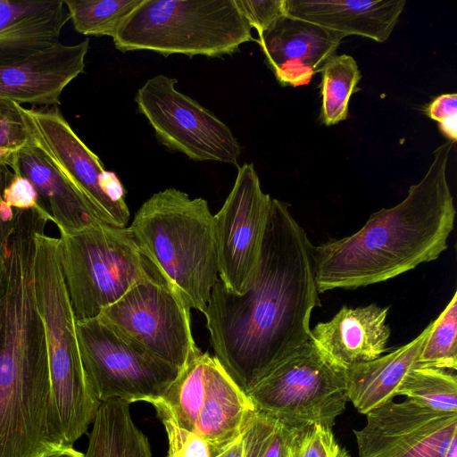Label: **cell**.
I'll return each instance as SVG.
<instances>
[{"label": "cell", "mask_w": 457, "mask_h": 457, "mask_svg": "<svg viewBox=\"0 0 457 457\" xmlns=\"http://www.w3.org/2000/svg\"><path fill=\"white\" fill-rule=\"evenodd\" d=\"M246 395L256 411L291 427L332 429L348 401L345 370L312 337L277 362Z\"/></svg>", "instance_id": "7"}, {"label": "cell", "mask_w": 457, "mask_h": 457, "mask_svg": "<svg viewBox=\"0 0 457 457\" xmlns=\"http://www.w3.org/2000/svg\"><path fill=\"white\" fill-rule=\"evenodd\" d=\"M344 35L284 15L258 35L256 42L276 79L293 87L310 83L335 55Z\"/></svg>", "instance_id": "16"}, {"label": "cell", "mask_w": 457, "mask_h": 457, "mask_svg": "<svg viewBox=\"0 0 457 457\" xmlns=\"http://www.w3.org/2000/svg\"><path fill=\"white\" fill-rule=\"evenodd\" d=\"M214 457H242V442L240 435L231 445Z\"/></svg>", "instance_id": "36"}, {"label": "cell", "mask_w": 457, "mask_h": 457, "mask_svg": "<svg viewBox=\"0 0 457 457\" xmlns=\"http://www.w3.org/2000/svg\"><path fill=\"white\" fill-rule=\"evenodd\" d=\"M405 0H285L286 13L345 37L384 43L397 24Z\"/></svg>", "instance_id": "18"}, {"label": "cell", "mask_w": 457, "mask_h": 457, "mask_svg": "<svg viewBox=\"0 0 457 457\" xmlns=\"http://www.w3.org/2000/svg\"><path fill=\"white\" fill-rule=\"evenodd\" d=\"M238 10L258 35L286 15L285 0H235Z\"/></svg>", "instance_id": "31"}, {"label": "cell", "mask_w": 457, "mask_h": 457, "mask_svg": "<svg viewBox=\"0 0 457 457\" xmlns=\"http://www.w3.org/2000/svg\"><path fill=\"white\" fill-rule=\"evenodd\" d=\"M13 215L14 209L4 201L0 186V243L4 240L12 225Z\"/></svg>", "instance_id": "34"}, {"label": "cell", "mask_w": 457, "mask_h": 457, "mask_svg": "<svg viewBox=\"0 0 457 457\" xmlns=\"http://www.w3.org/2000/svg\"><path fill=\"white\" fill-rule=\"evenodd\" d=\"M143 0H64L74 29L86 36L113 37Z\"/></svg>", "instance_id": "25"}, {"label": "cell", "mask_w": 457, "mask_h": 457, "mask_svg": "<svg viewBox=\"0 0 457 457\" xmlns=\"http://www.w3.org/2000/svg\"><path fill=\"white\" fill-rule=\"evenodd\" d=\"M151 404L168 436L167 457H214L217 455L204 439L179 425L162 397L153 401Z\"/></svg>", "instance_id": "28"}, {"label": "cell", "mask_w": 457, "mask_h": 457, "mask_svg": "<svg viewBox=\"0 0 457 457\" xmlns=\"http://www.w3.org/2000/svg\"><path fill=\"white\" fill-rule=\"evenodd\" d=\"M301 429L254 410L241 428L242 457H290Z\"/></svg>", "instance_id": "24"}, {"label": "cell", "mask_w": 457, "mask_h": 457, "mask_svg": "<svg viewBox=\"0 0 457 457\" xmlns=\"http://www.w3.org/2000/svg\"><path fill=\"white\" fill-rule=\"evenodd\" d=\"M76 328L87 379L101 403H151L165 395L179 374L98 317L76 320Z\"/></svg>", "instance_id": "8"}, {"label": "cell", "mask_w": 457, "mask_h": 457, "mask_svg": "<svg viewBox=\"0 0 457 457\" xmlns=\"http://www.w3.org/2000/svg\"><path fill=\"white\" fill-rule=\"evenodd\" d=\"M453 145L434 151L425 176L401 203L373 212L353 235L314 246L319 293L386 281L439 257L456 216L446 178Z\"/></svg>", "instance_id": "2"}, {"label": "cell", "mask_w": 457, "mask_h": 457, "mask_svg": "<svg viewBox=\"0 0 457 457\" xmlns=\"http://www.w3.org/2000/svg\"><path fill=\"white\" fill-rule=\"evenodd\" d=\"M339 457H351V456L346 450L340 448Z\"/></svg>", "instance_id": "38"}, {"label": "cell", "mask_w": 457, "mask_h": 457, "mask_svg": "<svg viewBox=\"0 0 457 457\" xmlns=\"http://www.w3.org/2000/svg\"><path fill=\"white\" fill-rule=\"evenodd\" d=\"M13 151H16V150H12V149H8V148L0 146V164H2V162L4 161V159Z\"/></svg>", "instance_id": "37"}, {"label": "cell", "mask_w": 457, "mask_h": 457, "mask_svg": "<svg viewBox=\"0 0 457 457\" xmlns=\"http://www.w3.org/2000/svg\"><path fill=\"white\" fill-rule=\"evenodd\" d=\"M89 39L61 41L0 62V98L19 104L58 106L64 88L85 71Z\"/></svg>", "instance_id": "15"}, {"label": "cell", "mask_w": 457, "mask_h": 457, "mask_svg": "<svg viewBox=\"0 0 457 457\" xmlns=\"http://www.w3.org/2000/svg\"><path fill=\"white\" fill-rule=\"evenodd\" d=\"M389 307L376 303L343 306L328 321L311 329L316 345L344 370L375 360L386 351L391 335L386 318Z\"/></svg>", "instance_id": "17"}, {"label": "cell", "mask_w": 457, "mask_h": 457, "mask_svg": "<svg viewBox=\"0 0 457 457\" xmlns=\"http://www.w3.org/2000/svg\"><path fill=\"white\" fill-rule=\"evenodd\" d=\"M271 197L253 163L237 167L234 186L214 215L219 278L230 292L250 286L259 262Z\"/></svg>", "instance_id": "12"}, {"label": "cell", "mask_w": 457, "mask_h": 457, "mask_svg": "<svg viewBox=\"0 0 457 457\" xmlns=\"http://www.w3.org/2000/svg\"><path fill=\"white\" fill-rule=\"evenodd\" d=\"M17 103L0 98V146L17 150L28 143L29 135Z\"/></svg>", "instance_id": "30"}, {"label": "cell", "mask_w": 457, "mask_h": 457, "mask_svg": "<svg viewBox=\"0 0 457 457\" xmlns=\"http://www.w3.org/2000/svg\"><path fill=\"white\" fill-rule=\"evenodd\" d=\"M320 120L331 126L346 120L351 96L361 78L356 61L348 54L334 55L320 69Z\"/></svg>", "instance_id": "23"}, {"label": "cell", "mask_w": 457, "mask_h": 457, "mask_svg": "<svg viewBox=\"0 0 457 457\" xmlns=\"http://www.w3.org/2000/svg\"><path fill=\"white\" fill-rule=\"evenodd\" d=\"M60 242L63 277L76 320L98 317L143 280L166 281L129 227L94 224L74 233H60Z\"/></svg>", "instance_id": "6"}, {"label": "cell", "mask_w": 457, "mask_h": 457, "mask_svg": "<svg viewBox=\"0 0 457 457\" xmlns=\"http://www.w3.org/2000/svg\"><path fill=\"white\" fill-rule=\"evenodd\" d=\"M366 420L353 430L359 457H457V412L408 399L370 411Z\"/></svg>", "instance_id": "14"}, {"label": "cell", "mask_w": 457, "mask_h": 457, "mask_svg": "<svg viewBox=\"0 0 457 457\" xmlns=\"http://www.w3.org/2000/svg\"><path fill=\"white\" fill-rule=\"evenodd\" d=\"M92 424L85 457H152L148 438L134 423L129 403H101Z\"/></svg>", "instance_id": "22"}, {"label": "cell", "mask_w": 457, "mask_h": 457, "mask_svg": "<svg viewBox=\"0 0 457 457\" xmlns=\"http://www.w3.org/2000/svg\"><path fill=\"white\" fill-rule=\"evenodd\" d=\"M427 115L438 122L440 130L453 143L457 139V94L445 93L436 97L426 108Z\"/></svg>", "instance_id": "33"}, {"label": "cell", "mask_w": 457, "mask_h": 457, "mask_svg": "<svg viewBox=\"0 0 457 457\" xmlns=\"http://www.w3.org/2000/svg\"><path fill=\"white\" fill-rule=\"evenodd\" d=\"M34 287L46 337L54 419L64 445L72 446L93 423L101 402L82 362L60 238L45 231L36 237Z\"/></svg>", "instance_id": "4"}, {"label": "cell", "mask_w": 457, "mask_h": 457, "mask_svg": "<svg viewBox=\"0 0 457 457\" xmlns=\"http://www.w3.org/2000/svg\"><path fill=\"white\" fill-rule=\"evenodd\" d=\"M162 399L179 425L204 439L217 454L239 436L255 410L220 361L200 349Z\"/></svg>", "instance_id": "9"}, {"label": "cell", "mask_w": 457, "mask_h": 457, "mask_svg": "<svg viewBox=\"0 0 457 457\" xmlns=\"http://www.w3.org/2000/svg\"><path fill=\"white\" fill-rule=\"evenodd\" d=\"M417 366L455 371L457 369V291L432 321L423 344Z\"/></svg>", "instance_id": "27"}, {"label": "cell", "mask_w": 457, "mask_h": 457, "mask_svg": "<svg viewBox=\"0 0 457 457\" xmlns=\"http://www.w3.org/2000/svg\"><path fill=\"white\" fill-rule=\"evenodd\" d=\"M398 395L436 411L457 412V378L436 368H414L405 377Z\"/></svg>", "instance_id": "26"}, {"label": "cell", "mask_w": 457, "mask_h": 457, "mask_svg": "<svg viewBox=\"0 0 457 457\" xmlns=\"http://www.w3.org/2000/svg\"><path fill=\"white\" fill-rule=\"evenodd\" d=\"M37 457H85V454L72 446H62L43 452Z\"/></svg>", "instance_id": "35"}, {"label": "cell", "mask_w": 457, "mask_h": 457, "mask_svg": "<svg viewBox=\"0 0 457 457\" xmlns=\"http://www.w3.org/2000/svg\"><path fill=\"white\" fill-rule=\"evenodd\" d=\"M3 189L4 201L12 209L26 210L41 207L38 195L31 182L16 172H9Z\"/></svg>", "instance_id": "32"}, {"label": "cell", "mask_w": 457, "mask_h": 457, "mask_svg": "<svg viewBox=\"0 0 457 457\" xmlns=\"http://www.w3.org/2000/svg\"><path fill=\"white\" fill-rule=\"evenodd\" d=\"M235 0H143L112 37L122 53L221 57L255 41Z\"/></svg>", "instance_id": "5"}, {"label": "cell", "mask_w": 457, "mask_h": 457, "mask_svg": "<svg viewBox=\"0 0 457 457\" xmlns=\"http://www.w3.org/2000/svg\"><path fill=\"white\" fill-rule=\"evenodd\" d=\"M69 21L63 1L0 0V62L60 41Z\"/></svg>", "instance_id": "20"}, {"label": "cell", "mask_w": 457, "mask_h": 457, "mask_svg": "<svg viewBox=\"0 0 457 457\" xmlns=\"http://www.w3.org/2000/svg\"><path fill=\"white\" fill-rule=\"evenodd\" d=\"M2 165L31 182L38 195L39 205L60 233L71 234L90 225L104 223L29 143L11 153Z\"/></svg>", "instance_id": "19"}, {"label": "cell", "mask_w": 457, "mask_h": 457, "mask_svg": "<svg viewBox=\"0 0 457 457\" xmlns=\"http://www.w3.org/2000/svg\"><path fill=\"white\" fill-rule=\"evenodd\" d=\"M140 248L190 309L204 312L219 278L214 215L177 188L154 194L129 226Z\"/></svg>", "instance_id": "3"}, {"label": "cell", "mask_w": 457, "mask_h": 457, "mask_svg": "<svg viewBox=\"0 0 457 457\" xmlns=\"http://www.w3.org/2000/svg\"><path fill=\"white\" fill-rule=\"evenodd\" d=\"M178 80L159 74L138 88L135 102L158 141L195 162L237 166L242 147L227 124L176 88Z\"/></svg>", "instance_id": "10"}, {"label": "cell", "mask_w": 457, "mask_h": 457, "mask_svg": "<svg viewBox=\"0 0 457 457\" xmlns=\"http://www.w3.org/2000/svg\"><path fill=\"white\" fill-rule=\"evenodd\" d=\"M98 318L179 370L199 350L192 335L189 306L163 280L136 284Z\"/></svg>", "instance_id": "11"}, {"label": "cell", "mask_w": 457, "mask_h": 457, "mask_svg": "<svg viewBox=\"0 0 457 457\" xmlns=\"http://www.w3.org/2000/svg\"><path fill=\"white\" fill-rule=\"evenodd\" d=\"M432 327L430 322L418 337L384 356L345 370L348 400L366 415L398 395L407 374L417 361Z\"/></svg>", "instance_id": "21"}, {"label": "cell", "mask_w": 457, "mask_h": 457, "mask_svg": "<svg viewBox=\"0 0 457 457\" xmlns=\"http://www.w3.org/2000/svg\"><path fill=\"white\" fill-rule=\"evenodd\" d=\"M28 143L41 154L103 222L126 227L129 208L113 203L102 188L106 171L99 157L74 132L58 106L20 105Z\"/></svg>", "instance_id": "13"}, {"label": "cell", "mask_w": 457, "mask_h": 457, "mask_svg": "<svg viewBox=\"0 0 457 457\" xmlns=\"http://www.w3.org/2000/svg\"><path fill=\"white\" fill-rule=\"evenodd\" d=\"M340 448L332 429L315 424L299 431L290 457H339Z\"/></svg>", "instance_id": "29"}, {"label": "cell", "mask_w": 457, "mask_h": 457, "mask_svg": "<svg viewBox=\"0 0 457 457\" xmlns=\"http://www.w3.org/2000/svg\"><path fill=\"white\" fill-rule=\"evenodd\" d=\"M314 245L289 211L272 198L255 275L237 295L218 278L203 312L214 357L247 394L281 359L312 339L321 305Z\"/></svg>", "instance_id": "1"}]
</instances>
